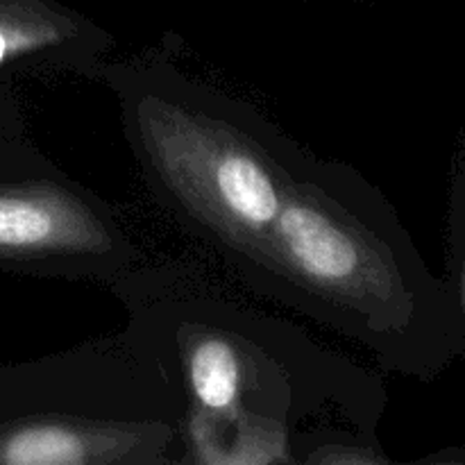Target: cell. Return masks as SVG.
Segmentation results:
<instances>
[{"label":"cell","mask_w":465,"mask_h":465,"mask_svg":"<svg viewBox=\"0 0 465 465\" xmlns=\"http://www.w3.org/2000/svg\"><path fill=\"white\" fill-rule=\"evenodd\" d=\"M112 48L104 27L54 0H0V66L95 77Z\"/></svg>","instance_id":"277c9868"},{"label":"cell","mask_w":465,"mask_h":465,"mask_svg":"<svg viewBox=\"0 0 465 465\" xmlns=\"http://www.w3.org/2000/svg\"><path fill=\"white\" fill-rule=\"evenodd\" d=\"M461 302H463V309H465V254H463V262H461Z\"/></svg>","instance_id":"5b68a950"},{"label":"cell","mask_w":465,"mask_h":465,"mask_svg":"<svg viewBox=\"0 0 465 465\" xmlns=\"http://www.w3.org/2000/svg\"><path fill=\"white\" fill-rule=\"evenodd\" d=\"M141 180L159 207L239 280L312 157L250 100L193 75L162 48L104 62Z\"/></svg>","instance_id":"3957f363"},{"label":"cell","mask_w":465,"mask_h":465,"mask_svg":"<svg viewBox=\"0 0 465 465\" xmlns=\"http://www.w3.org/2000/svg\"><path fill=\"white\" fill-rule=\"evenodd\" d=\"M109 291L127 312L123 331L175 391L180 463L295 465L316 430L377 436L380 377L195 266L143 259Z\"/></svg>","instance_id":"6da1fadb"},{"label":"cell","mask_w":465,"mask_h":465,"mask_svg":"<svg viewBox=\"0 0 465 465\" xmlns=\"http://www.w3.org/2000/svg\"><path fill=\"white\" fill-rule=\"evenodd\" d=\"M239 282L361 345L386 371L430 377L454 348L448 300L395 209L339 159L312 153Z\"/></svg>","instance_id":"7a4b0ae2"}]
</instances>
